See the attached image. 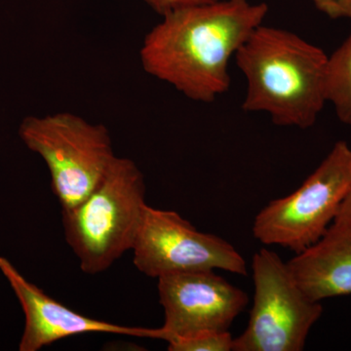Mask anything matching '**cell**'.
Segmentation results:
<instances>
[{"label":"cell","instance_id":"1","mask_svg":"<svg viewBox=\"0 0 351 351\" xmlns=\"http://www.w3.org/2000/svg\"><path fill=\"white\" fill-rule=\"evenodd\" d=\"M269 11L265 2L218 0L166 14L143 41V69L191 100L213 103L230 89V60Z\"/></svg>","mask_w":351,"mask_h":351},{"label":"cell","instance_id":"3","mask_svg":"<svg viewBox=\"0 0 351 351\" xmlns=\"http://www.w3.org/2000/svg\"><path fill=\"white\" fill-rule=\"evenodd\" d=\"M142 171L115 157L101 182L82 202L62 210L64 235L85 274L105 271L133 249L147 204Z\"/></svg>","mask_w":351,"mask_h":351},{"label":"cell","instance_id":"7","mask_svg":"<svg viewBox=\"0 0 351 351\" xmlns=\"http://www.w3.org/2000/svg\"><path fill=\"white\" fill-rule=\"evenodd\" d=\"M132 251L138 271L152 278L216 269L247 276L246 261L230 242L199 232L177 212L149 205Z\"/></svg>","mask_w":351,"mask_h":351},{"label":"cell","instance_id":"2","mask_svg":"<svg viewBox=\"0 0 351 351\" xmlns=\"http://www.w3.org/2000/svg\"><path fill=\"white\" fill-rule=\"evenodd\" d=\"M246 80L245 112H263L274 124L308 129L326 98L328 55L299 34L258 25L234 57Z\"/></svg>","mask_w":351,"mask_h":351},{"label":"cell","instance_id":"9","mask_svg":"<svg viewBox=\"0 0 351 351\" xmlns=\"http://www.w3.org/2000/svg\"><path fill=\"white\" fill-rule=\"evenodd\" d=\"M0 270L25 313L20 351H38L61 339L88 332L152 338V329L121 326L76 313L27 280L6 258L0 257Z\"/></svg>","mask_w":351,"mask_h":351},{"label":"cell","instance_id":"15","mask_svg":"<svg viewBox=\"0 0 351 351\" xmlns=\"http://www.w3.org/2000/svg\"><path fill=\"white\" fill-rule=\"evenodd\" d=\"M334 223L338 225H351V186Z\"/></svg>","mask_w":351,"mask_h":351},{"label":"cell","instance_id":"8","mask_svg":"<svg viewBox=\"0 0 351 351\" xmlns=\"http://www.w3.org/2000/svg\"><path fill=\"white\" fill-rule=\"evenodd\" d=\"M164 324L152 339L168 346L204 334L228 332L248 304V297L215 270L168 274L157 278Z\"/></svg>","mask_w":351,"mask_h":351},{"label":"cell","instance_id":"10","mask_svg":"<svg viewBox=\"0 0 351 351\" xmlns=\"http://www.w3.org/2000/svg\"><path fill=\"white\" fill-rule=\"evenodd\" d=\"M287 265L313 301L351 295V225L332 223L316 243L295 254Z\"/></svg>","mask_w":351,"mask_h":351},{"label":"cell","instance_id":"11","mask_svg":"<svg viewBox=\"0 0 351 351\" xmlns=\"http://www.w3.org/2000/svg\"><path fill=\"white\" fill-rule=\"evenodd\" d=\"M326 98L339 119L351 127V34L328 56Z\"/></svg>","mask_w":351,"mask_h":351},{"label":"cell","instance_id":"5","mask_svg":"<svg viewBox=\"0 0 351 351\" xmlns=\"http://www.w3.org/2000/svg\"><path fill=\"white\" fill-rule=\"evenodd\" d=\"M350 186L351 147L339 141L299 188L258 212L254 237L267 246L306 250L334 223Z\"/></svg>","mask_w":351,"mask_h":351},{"label":"cell","instance_id":"13","mask_svg":"<svg viewBox=\"0 0 351 351\" xmlns=\"http://www.w3.org/2000/svg\"><path fill=\"white\" fill-rule=\"evenodd\" d=\"M311 2L330 19H351V0H311Z\"/></svg>","mask_w":351,"mask_h":351},{"label":"cell","instance_id":"12","mask_svg":"<svg viewBox=\"0 0 351 351\" xmlns=\"http://www.w3.org/2000/svg\"><path fill=\"white\" fill-rule=\"evenodd\" d=\"M233 338L230 332H213L182 339L168 346L170 351H232Z\"/></svg>","mask_w":351,"mask_h":351},{"label":"cell","instance_id":"14","mask_svg":"<svg viewBox=\"0 0 351 351\" xmlns=\"http://www.w3.org/2000/svg\"><path fill=\"white\" fill-rule=\"evenodd\" d=\"M154 12L164 16L166 14L184 8V7L198 5V4L209 3L218 0H144Z\"/></svg>","mask_w":351,"mask_h":351},{"label":"cell","instance_id":"4","mask_svg":"<svg viewBox=\"0 0 351 351\" xmlns=\"http://www.w3.org/2000/svg\"><path fill=\"white\" fill-rule=\"evenodd\" d=\"M21 140L47 165L62 210L82 202L96 188L115 156L107 127L63 112L21 122Z\"/></svg>","mask_w":351,"mask_h":351},{"label":"cell","instance_id":"6","mask_svg":"<svg viewBox=\"0 0 351 351\" xmlns=\"http://www.w3.org/2000/svg\"><path fill=\"white\" fill-rule=\"evenodd\" d=\"M253 306L246 329L233 338L232 351H301L323 313L295 282L276 252L261 249L252 260Z\"/></svg>","mask_w":351,"mask_h":351}]
</instances>
